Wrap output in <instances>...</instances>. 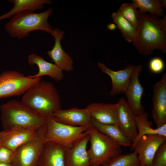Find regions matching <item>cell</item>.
<instances>
[{
  "label": "cell",
  "mask_w": 166,
  "mask_h": 166,
  "mask_svg": "<svg viewBox=\"0 0 166 166\" xmlns=\"http://www.w3.org/2000/svg\"><path fill=\"white\" fill-rule=\"evenodd\" d=\"M20 101L46 119L61 107L60 96L53 84L41 80L26 91Z\"/></svg>",
  "instance_id": "6da1fadb"
},
{
  "label": "cell",
  "mask_w": 166,
  "mask_h": 166,
  "mask_svg": "<svg viewBox=\"0 0 166 166\" xmlns=\"http://www.w3.org/2000/svg\"><path fill=\"white\" fill-rule=\"evenodd\" d=\"M138 25L132 43L139 53L145 56L152 54L155 49L166 53V34L159 28L157 16L138 10Z\"/></svg>",
  "instance_id": "7a4b0ae2"
},
{
  "label": "cell",
  "mask_w": 166,
  "mask_h": 166,
  "mask_svg": "<svg viewBox=\"0 0 166 166\" xmlns=\"http://www.w3.org/2000/svg\"><path fill=\"white\" fill-rule=\"evenodd\" d=\"M0 119L3 129L18 128H38L46 119L35 113L20 101L11 100L0 106Z\"/></svg>",
  "instance_id": "3957f363"
},
{
  "label": "cell",
  "mask_w": 166,
  "mask_h": 166,
  "mask_svg": "<svg viewBox=\"0 0 166 166\" xmlns=\"http://www.w3.org/2000/svg\"><path fill=\"white\" fill-rule=\"evenodd\" d=\"M52 11V8H49L38 13L27 11L19 13L5 24V29L10 36L18 39L25 38L30 32L36 30L51 34L53 29L48 19Z\"/></svg>",
  "instance_id": "277c9868"
},
{
  "label": "cell",
  "mask_w": 166,
  "mask_h": 166,
  "mask_svg": "<svg viewBox=\"0 0 166 166\" xmlns=\"http://www.w3.org/2000/svg\"><path fill=\"white\" fill-rule=\"evenodd\" d=\"M87 132L90 144L87 150L90 166H102L112 158L121 153L120 146L93 126L89 127Z\"/></svg>",
  "instance_id": "5b68a950"
},
{
  "label": "cell",
  "mask_w": 166,
  "mask_h": 166,
  "mask_svg": "<svg viewBox=\"0 0 166 166\" xmlns=\"http://www.w3.org/2000/svg\"><path fill=\"white\" fill-rule=\"evenodd\" d=\"M45 142H51L64 148L69 147L88 135L89 127L73 126L59 123L52 117L46 119Z\"/></svg>",
  "instance_id": "8992f818"
},
{
  "label": "cell",
  "mask_w": 166,
  "mask_h": 166,
  "mask_svg": "<svg viewBox=\"0 0 166 166\" xmlns=\"http://www.w3.org/2000/svg\"><path fill=\"white\" fill-rule=\"evenodd\" d=\"M47 131L46 123L38 129L36 134L32 139L16 150L11 163L12 166H37L45 142Z\"/></svg>",
  "instance_id": "52a82bcc"
},
{
  "label": "cell",
  "mask_w": 166,
  "mask_h": 166,
  "mask_svg": "<svg viewBox=\"0 0 166 166\" xmlns=\"http://www.w3.org/2000/svg\"><path fill=\"white\" fill-rule=\"evenodd\" d=\"M41 80L30 78L15 70H5L0 74V98L23 95Z\"/></svg>",
  "instance_id": "ba28073f"
},
{
  "label": "cell",
  "mask_w": 166,
  "mask_h": 166,
  "mask_svg": "<svg viewBox=\"0 0 166 166\" xmlns=\"http://www.w3.org/2000/svg\"><path fill=\"white\" fill-rule=\"evenodd\" d=\"M165 141L166 136L158 134L145 135L130 150L137 154L140 166H151L156 151Z\"/></svg>",
  "instance_id": "9c48e42d"
},
{
  "label": "cell",
  "mask_w": 166,
  "mask_h": 166,
  "mask_svg": "<svg viewBox=\"0 0 166 166\" xmlns=\"http://www.w3.org/2000/svg\"><path fill=\"white\" fill-rule=\"evenodd\" d=\"M152 114L159 128L166 124V73L153 87Z\"/></svg>",
  "instance_id": "30bf717a"
},
{
  "label": "cell",
  "mask_w": 166,
  "mask_h": 166,
  "mask_svg": "<svg viewBox=\"0 0 166 166\" xmlns=\"http://www.w3.org/2000/svg\"><path fill=\"white\" fill-rule=\"evenodd\" d=\"M142 69L141 65L135 66L128 86L124 93L127 103L135 115L136 116L144 112V108L141 103L144 89L139 78Z\"/></svg>",
  "instance_id": "8fae6325"
},
{
  "label": "cell",
  "mask_w": 166,
  "mask_h": 166,
  "mask_svg": "<svg viewBox=\"0 0 166 166\" xmlns=\"http://www.w3.org/2000/svg\"><path fill=\"white\" fill-rule=\"evenodd\" d=\"M117 103V124L123 134L132 143L137 135L135 115L123 97H121Z\"/></svg>",
  "instance_id": "7c38bea8"
},
{
  "label": "cell",
  "mask_w": 166,
  "mask_h": 166,
  "mask_svg": "<svg viewBox=\"0 0 166 166\" xmlns=\"http://www.w3.org/2000/svg\"><path fill=\"white\" fill-rule=\"evenodd\" d=\"M97 65L103 73L108 75L111 79L112 88L110 94L114 95L124 93L135 66L128 64L124 69L115 71L99 62H97Z\"/></svg>",
  "instance_id": "4fadbf2b"
},
{
  "label": "cell",
  "mask_w": 166,
  "mask_h": 166,
  "mask_svg": "<svg viewBox=\"0 0 166 166\" xmlns=\"http://www.w3.org/2000/svg\"><path fill=\"white\" fill-rule=\"evenodd\" d=\"M52 117L56 121L68 125L87 127L92 125L91 117L86 108L60 109L55 111Z\"/></svg>",
  "instance_id": "5bb4252c"
},
{
  "label": "cell",
  "mask_w": 166,
  "mask_h": 166,
  "mask_svg": "<svg viewBox=\"0 0 166 166\" xmlns=\"http://www.w3.org/2000/svg\"><path fill=\"white\" fill-rule=\"evenodd\" d=\"M38 128L3 129L0 132V144L15 152L19 147L32 139Z\"/></svg>",
  "instance_id": "9a60e30c"
},
{
  "label": "cell",
  "mask_w": 166,
  "mask_h": 166,
  "mask_svg": "<svg viewBox=\"0 0 166 166\" xmlns=\"http://www.w3.org/2000/svg\"><path fill=\"white\" fill-rule=\"evenodd\" d=\"M89 139L88 135L72 145L65 148V166H90V159L86 149Z\"/></svg>",
  "instance_id": "2e32d148"
},
{
  "label": "cell",
  "mask_w": 166,
  "mask_h": 166,
  "mask_svg": "<svg viewBox=\"0 0 166 166\" xmlns=\"http://www.w3.org/2000/svg\"><path fill=\"white\" fill-rule=\"evenodd\" d=\"M54 38L55 43L52 49L47 54L54 62V64L62 71L71 72L73 70V61L71 57L63 49L61 41L64 35L63 31L58 28L53 30L51 34Z\"/></svg>",
  "instance_id": "e0dca14e"
},
{
  "label": "cell",
  "mask_w": 166,
  "mask_h": 166,
  "mask_svg": "<svg viewBox=\"0 0 166 166\" xmlns=\"http://www.w3.org/2000/svg\"><path fill=\"white\" fill-rule=\"evenodd\" d=\"M86 108L91 117L99 123L117 124V103L93 102L88 105Z\"/></svg>",
  "instance_id": "ac0fdd59"
},
{
  "label": "cell",
  "mask_w": 166,
  "mask_h": 166,
  "mask_svg": "<svg viewBox=\"0 0 166 166\" xmlns=\"http://www.w3.org/2000/svg\"><path fill=\"white\" fill-rule=\"evenodd\" d=\"M64 148L51 142H45L37 166H65Z\"/></svg>",
  "instance_id": "d6986e66"
},
{
  "label": "cell",
  "mask_w": 166,
  "mask_h": 166,
  "mask_svg": "<svg viewBox=\"0 0 166 166\" xmlns=\"http://www.w3.org/2000/svg\"><path fill=\"white\" fill-rule=\"evenodd\" d=\"M27 61L31 66L35 64L38 69V71L36 74L27 75L29 78H33L48 76L57 81H61L63 78L62 70L60 68L54 64L47 61L42 57L35 53L29 55Z\"/></svg>",
  "instance_id": "ffe728a7"
},
{
  "label": "cell",
  "mask_w": 166,
  "mask_h": 166,
  "mask_svg": "<svg viewBox=\"0 0 166 166\" xmlns=\"http://www.w3.org/2000/svg\"><path fill=\"white\" fill-rule=\"evenodd\" d=\"M91 124L98 131L108 136L121 146L131 147L132 142L123 134L117 124H102L92 117Z\"/></svg>",
  "instance_id": "44dd1931"
},
{
  "label": "cell",
  "mask_w": 166,
  "mask_h": 166,
  "mask_svg": "<svg viewBox=\"0 0 166 166\" xmlns=\"http://www.w3.org/2000/svg\"><path fill=\"white\" fill-rule=\"evenodd\" d=\"M9 1L14 4V7L6 13L0 16V20L11 18L23 12H34L42 9L45 4H50L52 3L50 0H9Z\"/></svg>",
  "instance_id": "7402d4cb"
},
{
  "label": "cell",
  "mask_w": 166,
  "mask_h": 166,
  "mask_svg": "<svg viewBox=\"0 0 166 166\" xmlns=\"http://www.w3.org/2000/svg\"><path fill=\"white\" fill-rule=\"evenodd\" d=\"M137 135L132 143L131 149L142 136L147 134H158L166 136V124L159 128H154L152 123L148 119V114L144 112L139 115H135Z\"/></svg>",
  "instance_id": "603a6c76"
},
{
  "label": "cell",
  "mask_w": 166,
  "mask_h": 166,
  "mask_svg": "<svg viewBox=\"0 0 166 166\" xmlns=\"http://www.w3.org/2000/svg\"><path fill=\"white\" fill-rule=\"evenodd\" d=\"M111 17L124 39L128 42H132L136 36V29L117 11L113 13Z\"/></svg>",
  "instance_id": "cb8c5ba5"
},
{
  "label": "cell",
  "mask_w": 166,
  "mask_h": 166,
  "mask_svg": "<svg viewBox=\"0 0 166 166\" xmlns=\"http://www.w3.org/2000/svg\"><path fill=\"white\" fill-rule=\"evenodd\" d=\"M135 8L140 12H149L151 15L158 17L164 15V10L161 7L158 0H132Z\"/></svg>",
  "instance_id": "d4e9b609"
},
{
  "label": "cell",
  "mask_w": 166,
  "mask_h": 166,
  "mask_svg": "<svg viewBox=\"0 0 166 166\" xmlns=\"http://www.w3.org/2000/svg\"><path fill=\"white\" fill-rule=\"evenodd\" d=\"M102 166H140L137 154L132 152L118 155Z\"/></svg>",
  "instance_id": "484cf974"
},
{
  "label": "cell",
  "mask_w": 166,
  "mask_h": 166,
  "mask_svg": "<svg viewBox=\"0 0 166 166\" xmlns=\"http://www.w3.org/2000/svg\"><path fill=\"white\" fill-rule=\"evenodd\" d=\"M117 11L137 30L138 25V10L132 3L123 4Z\"/></svg>",
  "instance_id": "4316f807"
},
{
  "label": "cell",
  "mask_w": 166,
  "mask_h": 166,
  "mask_svg": "<svg viewBox=\"0 0 166 166\" xmlns=\"http://www.w3.org/2000/svg\"><path fill=\"white\" fill-rule=\"evenodd\" d=\"M151 166H166V141L163 143L157 150Z\"/></svg>",
  "instance_id": "83f0119b"
},
{
  "label": "cell",
  "mask_w": 166,
  "mask_h": 166,
  "mask_svg": "<svg viewBox=\"0 0 166 166\" xmlns=\"http://www.w3.org/2000/svg\"><path fill=\"white\" fill-rule=\"evenodd\" d=\"M148 67L152 73L158 74L163 71L164 68V63L163 60L160 57H154L150 60Z\"/></svg>",
  "instance_id": "f1b7e54d"
},
{
  "label": "cell",
  "mask_w": 166,
  "mask_h": 166,
  "mask_svg": "<svg viewBox=\"0 0 166 166\" xmlns=\"http://www.w3.org/2000/svg\"><path fill=\"white\" fill-rule=\"evenodd\" d=\"M14 152L0 144V163H11Z\"/></svg>",
  "instance_id": "f546056e"
},
{
  "label": "cell",
  "mask_w": 166,
  "mask_h": 166,
  "mask_svg": "<svg viewBox=\"0 0 166 166\" xmlns=\"http://www.w3.org/2000/svg\"><path fill=\"white\" fill-rule=\"evenodd\" d=\"M158 25L160 30L166 34V16L164 15L162 19L158 18Z\"/></svg>",
  "instance_id": "4dcf8cb0"
},
{
  "label": "cell",
  "mask_w": 166,
  "mask_h": 166,
  "mask_svg": "<svg viewBox=\"0 0 166 166\" xmlns=\"http://www.w3.org/2000/svg\"><path fill=\"white\" fill-rule=\"evenodd\" d=\"M117 26L114 23H110L108 25L107 28L108 29L110 30H115Z\"/></svg>",
  "instance_id": "1f68e13d"
},
{
  "label": "cell",
  "mask_w": 166,
  "mask_h": 166,
  "mask_svg": "<svg viewBox=\"0 0 166 166\" xmlns=\"http://www.w3.org/2000/svg\"><path fill=\"white\" fill-rule=\"evenodd\" d=\"M160 4L161 7L162 8H166V0H159Z\"/></svg>",
  "instance_id": "d6a6232c"
},
{
  "label": "cell",
  "mask_w": 166,
  "mask_h": 166,
  "mask_svg": "<svg viewBox=\"0 0 166 166\" xmlns=\"http://www.w3.org/2000/svg\"><path fill=\"white\" fill-rule=\"evenodd\" d=\"M0 166H12L11 163H0Z\"/></svg>",
  "instance_id": "836d02e7"
}]
</instances>
